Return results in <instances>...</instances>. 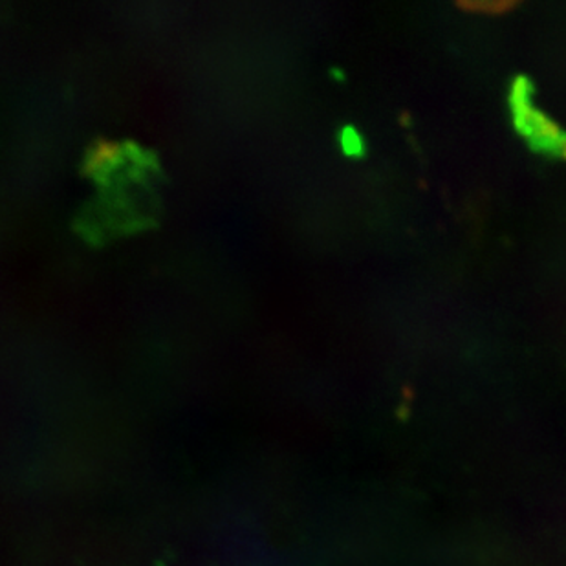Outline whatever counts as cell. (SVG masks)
Returning a JSON list of instances; mask_svg holds the SVG:
<instances>
[{
  "label": "cell",
  "mask_w": 566,
  "mask_h": 566,
  "mask_svg": "<svg viewBox=\"0 0 566 566\" xmlns=\"http://www.w3.org/2000/svg\"><path fill=\"white\" fill-rule=\"evenodd\" d=\"M530 83L518 77L512 88V107L515 127L541 149H554V145L565 136L562 125L548 118L545 113L532 107L530 103Z\"/></svg>",
  "instance_id": "cell-1"
},
{
  "label": "cell",
  "mask_w": 566,
  "mask_h": 566,
  "mask_svg": "<svg viewBox=\"0 0 566 566\" xmlns=\"http://www.w3.org/2000/svg\"><path fill=\"white\" fill-rule=\"evenodd\" d=\"M122 160V147L108 139H102L96 145H92L86 156V171L88 172H105L111 167L116 166Z\"/></svg>",
  "instance_id": "cell-2"
},
{
  "label": "cell",
  "mask_w": 566,
  "mask_h": 566,
  "mask_svg": "<svg viewBox=\"0 0 566 566\" xmlns=\"http://www.w3.org/2000/svg\"><path fill=\"white\" fill-rule=\"evenodd\" d=\"M521 4V0H457L454 8L475 15L503 17Z\"/></svg>",
  "instance_id": "cell-3"
},
{
  "label": "cell",
  "mask_w": 566,
  "mask_h": 566,
  "mask_svg": "<svg viewBox=\"0 0 566 566\" xmlns=\"http://www.w3.org/2000/svg\"><path fill=\"white\" fill-rule=\"evenodd\" d=\"M554 155L559 156L562 160H566V134L556 145H554Z\"/></svg>",
  "instance_id": "cell-4"
}]
</instances>
